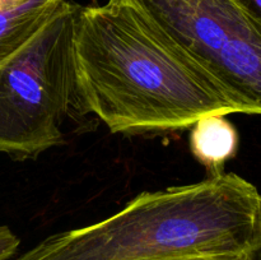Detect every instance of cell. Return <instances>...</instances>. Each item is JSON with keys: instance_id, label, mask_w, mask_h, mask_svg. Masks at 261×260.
<instances>
[{"instance_id": "30bf717a", "label": "cell", "mask_w": 261, "mask_h": 260, "mask_svg": "<svg viewBox=\"0 0 261 260\" xmlns=\"http://www.w3.org/2000/svg\"><path fill=\"white\" fill-rule=\"evenodd\" d=\"M247 260H261V216H260V227H259V233H257L256 242H255L254 247L250 251Z\"/></svg>"}, {"instance_id": "8992f818", "label": "cell", "mask_w": 261, "mask_h": 260, "mask_svg": "<svg viewBox=\"0 0 261 260\" xmlns=\"http://www.w3.org/2000/svg\"><path fill=\"white\" fill-rule=\"evenodd\" d=\"M237 147L239 134L236 127L226 119V115H208L193 125L191 152L208 168L211 175L224 172V165L234 157Z\"/></svg>"}, {"instance_id": "7a4b0ae2", "label": "cell", "mask_w": 261, "mask_h": 260, "mask_svg": "<svg viewBox=\"0 0 261 260\" xmlns=\"http://www.w3.org/2000/svg\"><path fill=\"white\" fill-rule=\"evenodd\" d=\"M261 194L236 173L139 194L114 216L46 237L15 260H149L208 255L247 260Z\"/></svg>"}, {"instance_id": "6da1fadb", "label": "cell", "mask_w": 261, "mask_h": 260, "mask_svg": "<svg viewBox=\"0 0 261 260\" xmlns=\"http://www.w3.org/2000/svg\"><path fill=\"white\" fill-rule=\"evenodd\" d=\"M74 66L78 109L111 133L173 132L208 115L239 112L211 76L122 0L81 8Z\"/></svg>"}, {"instance_id": "3957f363", "label": "cell", "mask_w": 261, "mask_h": 260, "mask_svg": "<svg viewBox=\"0 0 261 260\" xmlns=\"http://www.w3.org/2000/svg\"><path fill=\"white\" fill-rule=\"evenodd\" d=\"M82 5L64 0L50 22L0 65V153L35 158L63 142L78 109L74 35Z\"/></svg>"}, {"instance_id": "ba28073f", "label": "cell", "mask_w": 261, "mask_h": 260, "mask_svg": "<svg viewBox=\"0 0 261 260\" xmlns=\"http://www.w3.org/2000/svg\"><path fill=\"white\" fill-rule=\"evenodd\" d=\"M149 260H244V259H232V257L208 256V255H186V256L158 257V259H149Z\"/></svg>"}, {"instance_id": "5b68a950", "label": "cell", "mask_w": 261, "mask_h": 260, "mask_svg": "<svg viewBox=\"0 0 261 260\" xmlns=\"http://www.w3.org/2000/svg\"><path fill=\"white\" fill-rule=\"evenodd\" d=\"M64 0H0V65L24 47Z\"/></svg>"}, {"instance_id": "9c48e42d", "label": "cell", "mask_w": 261, "mask_h": 260, "mask_svg": "<svg viewBox=\"0 0 261 260\" xmlns=\"http://www.w3.org/2000/svg\"><path fill=\"white\" fill-rule=\"evenodd\" d=\"M237 2L261 19V0H237Z\"/></svg>"}, {"instance_id": "277c9868", "label": "cell", "mask_w": 261, "mask_h": 260, "mask_svg": "<svg viewBox=\"0 0 261 260\" xmlns=\"http://www.w3.org/2000/svg\"><path fill=\"white\" fill-rule=\"evenodd\" d=\"M195 63L242 114L261 115V19L237 0H122Z\"/></svg>"}, {"instance_id": "52a82bcc", "label": "cell", "mask_w": 261, "mask_h": 260, "mask_svg": "<svg viewBox=\"0 0 261 260\" xmlns=\"http://www.w3.org/2000/svg\"><path fill=\"white\" fill-rule=\"evenodd\" d=\"M19 239L7 226H0V260H7L15 254Z\"/></svg>"}]
</instances>
